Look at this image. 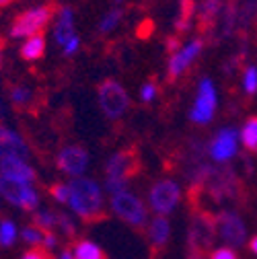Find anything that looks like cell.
I'll list each match as a JSON object with an SVG mask.
<instances>
[{
    "label": "cell",
    "instance_id": "cell-15",
    "mask_svg": "<svg viewBox=\"0 0 257 259\" xmlns=\"http://www.w3.org/2000/svg\"><path fill=\"white\" fill-rule=\"evenodd\" d=\"M237 152V132L233 127H224L216 134V138L210 144V156L218 163L233 158Z\"/></svg>",
    "mask_w": 257,
    "mask_h": 259
},
{
    "label": "cell",
    "instance_id": "cell-14",
    "mask_svg": "<svg viewBox=\"0 0 257 259\" xmlns=\"http://www.w3.org/2000/svg\"><path fill=\"white\" fill-rule=\"evenodd\" d=\"M216 226L218 233L224 239V243H229L233 247H239L245 243V222L231 210H224L216 216Z\"/></svg>",
    "mask_w": 257,
    "mask_h": 259
},
{
    "label": "cell",
    "instance_id": "cell-36",
    "mask_svg": "<svg viewBox=\"0 0 257 259\" xmlns=\"http://www.w3.org/2000/svg\"><path fill=\"white\" fill-rule=\"evenodd\" d=\"M60 259H74V257H72V253H70V251L66 249V251H64V253L60 255Z\"/></svg>",
    "mask_w": 257,
    "mask_h": 259
},
{
    "label": "cell",
    "instance_id": "cell-5",
    "mask_svg": "<svg viewBox=\"0 0 257 259\" xmlns=\"http://www.w3.org/2000/svg\"><path fill=\"white\" fill-rule=\"evenodd\" d=\"M97 99H99V105H101L103 113L109 119H119L127 111V107H130L127 91L113 78H105L97 87Z\"/></svg>",
    "mask_w": 257,
    "mask_h": 259
},
{
    "label": "cell",
    "instance_id": "cell-11",
    "mask_svg": "<svg viewBox=\"0 0 257 259\" xmlns=\"http://www.w3.org/2000/svg\"><path fill=\"white\" fill-rule=\"evenodd\" d=\"M181 198V189L171 179H160L150 187V208L156 214H169Z\"/></svg>",
    "mask_w": 257,
    "mask_h": 259
},
{
    "label": "cell",
    "instance_id": "cell-2",
    "mask_svg": "<svg viewBox=\"0 0 257 259\" xmlns=\"http://www.w3.org/2000/svg\"><path fill=\"white\" fill-rule=\"evenodd\" d=\"M216 237V216L208 210H196L189 220L187 243L191 257H204L214 243Z\"/></svg>",
    "mask_w": 257,
    "mask_h": 259
},
{
    "label": "cell",
    "instance_id": "cell-17",
    "mask_svg": "<svg viewBox=\"0 0 257 259\" xmlns=\"http://www.w3.org/2000/svg\"><path fill=\"white\" fill-rule=\"evenodd\" d=\"M0 177L17 179V181H25V183H33L37 179L33 167H29L21 156H5V158H0Z\"/></svg>",
    "mask_w": 257,
    "mask_h": 259
},
{
    "label": "cell",
    "instance_id": "cell-29",
    "mask_svg": "<svg viewBox=\"0 0 257 259\" xmlns=\"http://www.w3.org/2000/svg\"><path fill=\"white\" fill-rule=\"evenodd\" d=\"M21 237L27 241V243H31V245H39V243H44V237H46V233L44 231H39L37 226H27V229L21 233Z\"/></svg>",
    "mask_w": 257,
    "mask_h": 259
},
{
    "label": "cell",
    "instance_id": "cell-18",
    "mask_svg": "<svg viewBox=\"0 0 257 259\" xmlns=\"http://www.w3.org/2000/svg\"><path fill=\"white\" fill-rule=\"evenodd\" d=\"M27 154H29V148H27L25 140L17 132H13V130L0 123V158H5V156L25 158Z\"/></svg>",
    "mask_w": 257,
    "mask_h": 259
},
{
    "label": "cell",
    "instance_id": "cell-38",
    "mask_svg": "<svg viewBox=\"0 0 257 259\" xmlns=\"http://www.w3.org/2000/svg\"><path fill=\"white\" fill-rule=\"evenodd\" d=\"M5 115H7L5 113V105H3V101H0V119H5Z\"/></svg>",
    "mask_w": 257,
    "mask_h": 259
},
{
    "label": "cell",
    "instance_id": "cell-26",
    "mask_svg": "<svg viewBox=\"0 0 257 259\" xmlns=\"http://www.w3.org/2000/svg\"><path fill=\"white\" fill-rule=\"evenodd\" d=\"M243 91L247 95L257 93V66H247L243 70Z\"/></svg>",
    "mask_w": 257,
    "mask_h": 259
},
{
    "label": "cell",
    "instance_id": "cell-3",
    "mask_svg": "<svg viewBox=\"0 0 257 259\" xmlns=\"http://www.w3.org/2000/svg\"><path fill=\"white\" fill-rule=\"evenodd\" d=\"M54 21V9L50 5H37L17 15L11 23V37L13 39H27L31 35L44 33V29Z\"/></svg>",
    "mask_w": 257,
    "mask_h": 259
},
{
    "label": "cell",
    "instance_id": "cell-7",
    "mask_svg": "<svg viewBox=\"0 0 257 259\" xmlns=\"http://www.w3.org/2000/svg\"><path fill=\"white\" fill-rule=\"evenodd\" d=\"M142 171V158H140V150L136 146H127L117 150L115 154L109 156L107 165H105V175L107 179H121L127 181L136 177Z\"/></svg>",
    "mask_w": 257,
    "mask_h": 259
},
{
    "label": "cell",
    "instance_id": "cell-25",
    "mask_svg": "<svg viewBox=\"0 0 257 259\" xmlns=\"http://www.w3.org/2000/svg\"><path fill=\"white\" fill-rule=\"evenodd\" d=\"M33 226H37V229L44 231V233H50L52 226H58V214H54V212H35Z\"/></svg>",
    "mask_w": 257,
    "mask_h": 259
},
{
    "label": "cell",
    "instance_id": "cell-31",
    "mask_svg": "<svg viewBox=\"0 0 257 259\" xmlns=\"http://www.w3.org/2000/svg\"><path fill=\"white\" fill-rule=\"evenodd\" d=\"M23 259H54L52 253L46 249V247H39V245H33L29 251H25Z\"/></svg>",
    "mask_w": 257,
    "mask_h": 259
},
{
    "label": "cell",
    "instance_id": "cell-39",
    "mask_svg": "<svg viewBox=\"0 0 257 259\" xmlns=\"http://www.w3.org/2000/svg\"><path fill=\"white\" fill-rule=\"evenodd\" d=\"M125 3V0H113V7H121Z\"/></svg>",
    "mask_w": 257,
    "mask_h": 259
},
{
    "label": "cell",
    "instance_id": "cell-23",
    "mask_svg": "<svg viewBox=\"0 0 257 259\" xmlns=\"http://www.w3.org/2000/svg\"><path fill=\"white\" fill-rule=\"evenodd\" d=\"M241 138H243V144L247 150H257V115H253L245 121Z\"/></svg>",
    "mask_w": 257,
    "mask_h": 259
},
{
    "label": "cell",
    "instance_id": "cell-22",
    "mask_svg": "<svg viewBox=\"0 0 257 259\" xmlns=\"http://www.w3.org/2000/svg\"><path fill=\"white\" fill-rule=\"evenodd\" d=\"M9 97H11V103L17 109H29L31 101H33V91L25 84H17V87L9 89Z\"/></svg>",
    "mask_w": 257,
    "mask_h": 259
},
{
    "label": "cell",
    "instance_id": "cell-28",
    "mask_svg": "<svg viewBox=\"0 0 257 259\" xmlns=\"http://www.w3.org/2000/svg\"><path fill=\"white\" fill-rule=\"evenodd\" d=\"M50 196L60 204H66L70 200V187L66 183H54L50 187Z\"/></svg>",
    "mask_w": 257,
    "mask_h": 259
},
{
    "label": "cell",
    "instance_id": "cell-21",
    "mask_svg": "<svg viewBox=\"0 0 257 259\" xmlns=\"http://www.w3.org/2000/svg\"><path fill=\"white\" fill-rule=\"evenodd\" d=\"M121 19H123V11H121V7H113V9H109V11L101 17V21H99V25H97V31H99L101 35L113 33V31L119 27Z\"/></svg>",
    "mask_w": 257,
    "mask_h": 259
},
{
    "label": "cell",
    "instance_id": "cell-9",
    "mask_svg": "<svg viewBox=\"0 0 257 259\" xmlns=\"http://www.w3.org/2000/svg\"><path fill=\"white\" fill-rule=\"evenodd\" d=\"M204 189H208V193L214 200H229V198H237L241 185H239V179L235 177V173L231 169L210 167Z\"/></svg>",
    "mask_w": 257,
    "mask_h": 259
},
{
    "label": "cell",
    "instance_id": "cell-34",
    "mask_svg": "<svg viewBox=\"0 0 257 259\" xmlns=\"http://www.w3.org/2000/svg\"><path fill=\"white\" fill-rule=\"evenodd\" d=\"M210 259H239V257L231 247H220L210 255Z\"/></svg>",
    "mask_w": 257,
    "mask_h": 259
},
{
    "label": "cell",
    "instance_id": "cell-35",
    "mask_svg": "<svg viewBox=\"0 0 257 259\" xmlns=\"http://www.w3.org/2000/svg\"><path fill=\"white\" fill-rule=\"evenodd\" d=\"M249 249H251V251L257 255V237H253V239H251V243H249Z\"/></svg>",
    "mask_w": 257,
    "mask_h": 259
},
{
    "label": "cell",
    "instance_id": "cell-32",
    "mask_svg": "<svg viewBox=\"0 0 257 259\" xmlns=\"http://www.w3.org/2000/svg\"><path fill=\"white\" fill-rule=\"evenodd\" d=\"M58 226H62V231L66 233L70 239L76 237V229H74V222H72L70 216H66V214H58Z\"/></svg>",
    "mask_w": 257,
    "mask_h": 259
},
{
    "label": "cell",
    "instance_id": "cell-6",
    "mask_svg": "<svg viewBox=\"0 0 257 259\" xmlns=\"http://www.w3.org/2000/svg\"><path fill=\"white\" fill-rule=\"evenodd\" d=\"M111 210L119 220L130 224L136 231H142L146 226V208L132 191H121L111 196Z\"/></svg>",
    "mask_w": 257,
    "mask_h": 259
},
{
    "label": "cell",
    "instance_id": "cell-20",
    "mask_svg": "<svg viewBox=\"0 0 257 259\" xmlns=\"http://www.w3.org/2000/svg\"><path fill=\"white\" fill-rule=\"evenodd\" d=\"M72 257L74 259H109L105 255V251L101 247H97L93 241H76Z\"/></svg>",
    "mask_w": 257,
    "mask_h": 259
},
{
    "label": "cell",
    "instance_id": "cell-24",
    "mask_svg": "<svg viewBox=\"0 0 257 259\" xmlns=\"http://www.w3.org/2000/svg\"><path fill=\"white\" fill-rule=\"evenodd\" d=\"M222 13V0H202L200 5V17L204 23H212Z\"/></svg>",
    "mask_w": 257,
    "mask_h": 259
},
{
    "label": "cell",
    "instance_id": "cell-1",
    "mask_svg": "<svg viewBox=\"0 0 257 259\" xmlns=\"http://www.w3.org/2000/svg\"><path fill=\"white\" fill-rule=\"evenodd\" d=\"M70 208L84 224H97L107 220L101 187L89 177H74L70 181Z\"/></svg>",
    "mask_w": 257,
    "mask_h": 259
},
{
    "label": "cell",
    "instance_id": "cell-4",
    "mask_svg": "<svg viewBox=\"0 0 257 259\" xmlns=\"http://www.w3.org/2000/svg\"><path fill=\"white\" fill-rule=\"evenodd\" d=\"M54 41L64 56H74L80 50V35L76 33L74 11L70 7L54 13Z\"/></svg>",
    "mask_w": 257,
    "mask_h": 259
},
{
    "label": "cell",
    "instance_id": "cell-12",
    "mask_svg": "<svg viewBox=\"0 0 257 259\" xmlns=\"http://www.w3.org/2000/svg\"><path fill=\"white\" fill-rule=\"evenodd\" d=\"M216 111V89L210 78H202L198 84V97L191 107V121L194 123H208Z\"/></svg>",
    "mask_w": 257,
    "mask_h": 259
},
{
    "label": "cell",
    "instance_id": "cell-37",
    "mask_svg": "<svg viewBox=\"0 0 257 259\" xmlns=\"http://www.w3.org/2000/svg\"><path fill=\"white\" fill-rule=\"evenodd\" d=\"M13 3V0H0V9H5V7H9Z\"/></svg>",
    "mask_w": 257,
    "mask_h": 259
},
{
    "label": "cell",
    "instance_id": "cell-30",
    "mask_svg": "<svg viewBox=\"0 0 257 259\" xmlns=\"http://www.w3.org/2000/svg\"><path fill=\"white\" fill-rule=\"evenodd\" d=\"M156 95H158V84H156L154 80H148V82L142 84V89H140V99H142V103L154 101Z\"/></svg>",
    "mask_w": 257,
    "mask_h": 259
},
{
    "label": "cell",
    "instance_id": "cell-40",
    "mask_svg": "<svg viewBox=\"0 0 257 259\" xmlns=\"http://www.w3.org/2000/svg\"><path fill=\"white\" fill-rule=\"evenodd\" d=\"M0 68H3V44H0Z\"/></svg>",
    "mask_w": 257,
    "mask_h": 259
},
{
    "label": "cell",
    "instance_id": "cell-33",
    "mask_svg": "<svg viewBox=\"0 0 257 259\" xmlns=\"http://www.w3.org/2000/svg\"><path fill=\"white\" fill-rule=\"evenodd\" d=\"M105 187H107V191L111 193V196H115V193L125 191V181H121V179H107Z\"/></svg>",
    "mask_w": 257,
    "mask_h": 259
},
{
    "label": "cell",
    "instance_id": "cell-27",
    "mask_svg": "<svg viewBox=\"0 0 257 259\" xmlns=\"http://www.w3.org/2000/svg\"><path fill=\"white\" fill-rule=\"evenodd\" d=\"M15 237H17V226L11 220H3V222H0V245H5V247L13 245Z\"/></svg>",
    "mask_w": 257,
    "mask_h": 259
},
{
    "label": "cell",
    "instance_id": "cell-8",
    "mask_svg": "<svg viewBox=\"0 0 257 259\" xmlns=\"http://www.w3.org/2000/svg\"><path fill=\"white\" fill-rule=\"evenodd\" d=\"M0 196H3L7 202H11L13 206H19L25 212H33L39 206L37 191L25 181L0 177Z\"/></svg>",
    "mask_w": 257,
    "mask_h": 259
},
{
    "label": "cell",
    "instance_id": "cell-13",
    "mask_svg": "<svg viewBox=\"0 0 257 259\" xmlns=\"http://www.w3.org/2000/svg\"><path fill=\"white\" fill-rule=\"evenodd\" d=\"M56 165L62 173L70 177H80L89 167V152L78 144L64 146L56 156Z\"/></svg>",
    "mask_w": 257,
    "mask_h": 259
},
{
    "label": "cell",
    "instance_id": "cell-16",
    "mask_svg": "<svg viewBox=\"0 0 257 259\" xmlns=\"http://www.w3.org/2000/svg\"><path fill=\"white\" fill-rule=\"evenodd\" d=\"M169 237H171V224L165 216H156L152 218L150 226H148V241H150V255L152 259H156L160 253L167 249V243H169Z\"/></svg>",
    "mask_w": 257,
    "mask_h": 259
},
{
    "label": "cell",
    "instance_id": "cell-10",
    "mask_svg": "<svg viewBox=\"0 0 257 259\" xmlns=\"http://www.w3.org/2000/svg\"><path fill=\"white\" fill-rule=\"evenodd\" d=\"M202 50H204V39H200V37H194V39H189L187 44L179 46V50H175L169 56V64H167L169 80H177L183 72H187V68L200 58Z\"/></svg>",
    "mask_w": 257,
    "mask_h": 259
},
{
    "label": "cell",
    "instance_id": "cell-19",
    "mask_svg": "<svg viewBox=\"0 0 257 259\" xmlns=\"http://www.w3.org/2000/svg\"><path fill=\"white\" fill-rule=\"evenodd\" d=\"M44 54H46V37L41 33L23 39V46L19 50V56L25 62H37L39 58H44Z\"/></svg>",
    "mask_w": 257,
    "mask_h": 259
}]
</instances>
